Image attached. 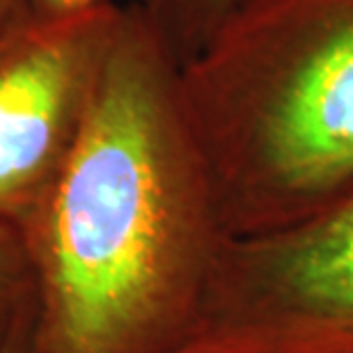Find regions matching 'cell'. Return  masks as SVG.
<instances>
[{"mask_svg": "<svg viewBox=\"0 0 353 353\" xmlns=\"http://www.w3.org/2000/svg\"><path fill=\"white\" fill-rule=\"evenodd\" d=\"M179 67L122 10L65 165L17 228L34 353H179L234 236Z\"/></svg>", "mask_w": 353, "mask_h": 353, "instance_id": "cell-1", "label": "cell"}, {"mask_svg": "<svg viewBox=\"0 0 353 353\" xmlns=\"http://www.w3.org/2000/svg\"><path fill=\"white\" fill-rule=\"evenodd\" d=\"M176 76L234 239L353 200V0H250Z\"/></svg>", "mask_w": 353, "mask_h": 353, "instance_id": "cell-2", "label": "cell"}, {"mask_svg": "<svg viewBox=\"0 0 353 353\" xmlns=\"http://www.w3.org/2000/svg\"><path fill=\"white\" fill-rule=\"evenodd\" d=\"M179 353H353V200L232 239Z\"/></svg>", "mask_w": 353, "mask_h": 353, "instance_id": "cell-3", "label": "cell"}, {"mask_svg": "<svg viewBox=\"0 0 353 353\" xmlns=\"http://www.w3.org/2000/svg\"><path fill=\"white\" fill-rule=\"evenodd\" d=\"M119 14L41 10L0 41V221L19 225L65 165Z\"/></svg>", "mask_w": 353, "mask_h": 353, "instance_id": "cell-4", "label": "cell"}, {"mask_svg": "<svg viewBox=\"0 0 353 353\" xmlns=\"http://www.w3.org/2000/svg\"><path fill=\"white\" fill-rule=\"evenodd\" d=\"M248 3L250 0H138L133 7L170 60L181 67Z\"/></svg>", "mask_w": 353, "mask_h": 353, "instance_id": "cell-5", "label": "cell"}, {"mask_svg": "<svg viewBox=\"0 0 353 353\" xmlns=\"http://www.w3.org/2000/svg\"><path fill=\"white\" fill-rule=\"evenodd\" d=\"M32 326V280L23 236L0 221V353H7Z\"/></svg>", "mask_w": 353, "mask_h": 353, "instance_id": "cell-6", "label": "cell"}, {"mask_svg": "<svg viewBox=\"0 0 353 353\" xmlns=\"http://www.w3.org/2000/svg\"><path fill=\"white\" fill-rule=\"evenodd\" d=\"M23 19V0H0V41Z\"/></svg>", "mask_w": 353, "mask_h": 353, "instance_id": "cell-7", "label": "cell"}, {"mask_svg": "<svg viewBox=\"0 0 353 353\" xmlns=\"http://www.w3.org/2000/svg\"><path fill=\"white\" fill-rule=\"evenodd\" d=\"M39 3L46 12H83L105 0H39Z\"/></svg>", "mask_w": 353, "mask_h": 353, "instance_id": "cell-8", "label": "cell"}, {"mask_svg": "<svg viewBox=\"0 0 353 353\" xmlns=\"http://www.w3.org/2000/svg\"><path fill=\"white\" fill-rule=\"evenodd\" d=\"M28 342H30V330H28V333L21 337V340L14 344V347L7 351V353H26L28 351Z\"/></svg>", "mask_w": 353, "mask_h": 353, "instance_id": "cell-9", "label": "cell"}]
</instances>
